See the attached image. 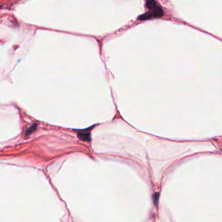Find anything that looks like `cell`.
Returning <instances> with one entry per match:
<instances>
[{
  "label": "cell",
  "mask_w": 222,
  "mask_h": 222,
  "mask_svg": "<svg viewBox=\"0 0 222 222\" xmlns=\"http://www.w3.org/2000/svg\"><path fill=\"white\" fill-rule=\"evenodd\" d=\"M146 6L147 8L149 9V11L140 15L138 17V20H147L152 18H158L164 16V10L155 0H146Z\"/></svg>",
  "instance_id": "cell-1"
},
{
  "label": "cell",
  "mask_w": 222,
  "mask_h": 222,
  "mask_svg": "<svg viewBox=\"0 0 222 222\" xmlns=\"http://www.w3.org/2000/svg\"><path fill=\"white\" fill-rule=\"evenodd\" d=\"M78 136L83 141H89L91 140V134L89 132H79Z\"/></svg>",
  "instance_id": "cell-2"
},
{
  "label": "cell",
  "mask_w": 222,
  "mask_h": 222,
  "mask_svg": "<svg viewBox=\"0 0 222 222\" xmlns=\"http://www.w3.org/2000/svg\"><path fill=\"white\" fill-rule=\"evenodd\" d=\"M158 197H159V194L158 193H156L153 195V201H154V204L155 205H157L158 201Z\"/></svg>",
  "instance_id": "cell-3"
}]
</instances>
